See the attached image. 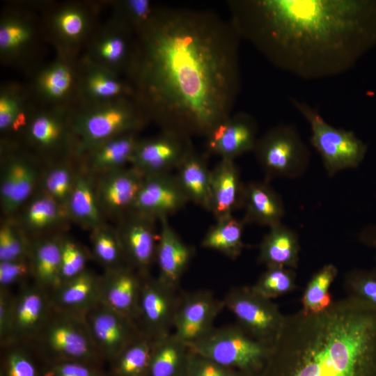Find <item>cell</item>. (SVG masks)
I'll list each match as a JSON object with an SVG mask.
<instances>
[{
  "label": "cell",
  "mask_w": 376,
  "mask_h": 376,
  "mask_svg": "<svg viewBox=\"0 0 376 376\" xmlns=\"http://www.w3.org/2000/svg\"><path fill=\"white\" fill-rule=\"evenodd\" d=\"M130 63L137 108L165 131L207 137L240 93V37L209 10L157 8Z\"/></svg>",
  "instance_id": "cell-1"
},
{
  "label": "cell",
  "mask_w": 376,
  "mask_h": 376,
  "mask_svg": "<svg viewBox=\"0 0 376 376\" xmlns=\"http://www.w3.org/2000/svg\"><path fill=\"white\" fill-rule=\"evenodd\" d=\"M232 24L272 65L302 79L350 70L376 44V1L234 0Z\"/></svg>",
  "instance_id": "cell-2"
},
{
  "label": "cell",
  "mask_w": 376,
  "mask_h": 376,
  "mask_svg": "<svg viewBox=\"0 0 376 376\" xmlns=\"http://www.w3.org/2000/svg\"><path fill=\"white\" fill-rule=\"evenodd\" d=\"M257 376H376V310L345 297L285 315Z\"/></svg>",
  "instance_id": "cell-3"
},
{
  "label": "cell",
  "mask_w": 376,
  "mask_h": 376,
  "mask_svg": "<svg viewBox=\"0 0 376 376\" xmlns=\"http://www.w3.org/2000/svg\"><path fill=\"white\" fill-rule=\"evenodd\" d=\"M29 344L42 363L79 361L102 366L105 363L95 346L84 315L54 307Z\"/></svg>",
  "instance_id": "cell-4"
},
{
  "label": "cell",
  "mask_w": 376,
  "mask_h": 376,
  "mask_svg": "<svg viewBox=\"0 0 376 376\" xmlns=\"http://www.w3.org/2000/svg\"><path fill=\"white\" fill-rule=\"evenodd\" d=\"M188 346L191 351L246 376H257L271 345L256 340L240 325L233 324L214 327Z\"/></svg>",
  "instance_id": "cell-5"
},
{
  "label": "cell",
  "mask_w": 376,
  "mask_h": 376,
  "mask_svg": "<svg viewBox=\"0 0 376 376\" xmlns=\"http://www.w3.org/2000/svg\"><path fill=\"white\" fill-rule=\"evenodd\" d=\"M290 101L308 123L311 143L320 155L329 176L360 164L366 146L353 132L329 124L317 109L306 102L295 97H290Z\"/></svg>",
  "instance_id": "cell-6"
},
{
  "label": "cell",
  "mask_w": 376,
  "mask_h": 376,
  "mask_svg": "<svg viewBox=\"0 0 376 376\" xmlns=\"http://www.w3.org/2000/svg\"><path fill=\"white\" fill-rule=\"evenodd\" d=\"M266 181L295 179L307 169L311 152L294 125L280 123L258 137L253 150Z\"/></svg>",
  "instance_id": "cell-7"
},
{
  "label": "cell",
  "mask_w": 376,
  "mask_h": 376,
  "mask_svg": "<svg viewBox=\"0 0 376 376\" xmlns=\"http://www.w3.org/2000/svg\"><path fill=\"white\" fill-rule=\"evenodd\" d=\"M240 325L256 340L271 345L284 321L278 306L256 292L251 286H237L223 299Z\"/></svg>",
  "instance_id": "cell-8"
},
{
  "label": "cell",
  "mask_w": 376,
  "mask_h": 376,
  "mask_svg": "<svg viewBox=\"0 0 376 376\" xmlns=\"http://www.w3.org/2000/svg\"><path fill=\"white\" fill-rule=\"evenodd\" d=\"M84 318L95 346L109 363L141 334L136 322L100 302Z\"/></svg>",
  "instance_id": "cell-9"
},
{
  "label": "cell",
  "mask_w": 376,
  "mask_h": 376,
  "mask_svg": "<svg viewBox=\"0 0 376 376\" xmlns=\"http://www.w3.org/2000/svg\"><path fill=\"white\" fill-rule=\"evenodd\" d=\"M225 308L223 299L216 298L207 290L183 292L179 294L173 334L187 345L206 336Z\"/></svg>",
  "instance_id": "cell-10"
},
{
  "label": "cell",
  "mask_w": 376,
  "mask_h": 376,
  "mask_svg": "<svg viewBox=\"0 0 376 376\" xmlns=\"http://www.w3.org/2000/svg\"><path fill=\"white\" fill-rule=\"evenodd\" d=\"M177 290L151 275L143 277L137 320L143 334L155 340L171 333L179 299Z\"/></svg>",
  "instance_id": "cell-11"
},
{
  "label": "cell",
  "mask_w": 376,
  "mask_h": 376,
  "mask_svg": "<svg viewBox=\"0 0 376 376\" xmlns=\"http://www.w3.org/2000/svg\"><path fill=\"white\" fill-rule=\"evenodd\" d=\"M116 229L126 264L142 277L149 275L155 261L157 242L156 219L130 210L120 218Z\"/></svg>",
  "instance_id": "cell-12"
},
{
  "label": "cell",
  "mask_w": 376,
  "mask_h": 376,
  "mask_svg": "<svg viewBox=\"0 0 376 376\" xmlns=\"http://www.w3.org/2000/svg\"><path fill=\"white\" fill-rule=\"evenodd\" d=\"M193 149L190 137L162 130L157 136L138 141L130 164L144 176L171 173Z\"/></svg>",
  "instance_id": "cell-13"
},
{
  "label": "cell",
  "mask_w": 376,
  "mask_h": 376,
  "mask_svg": "<svg viewBox=\"0 0 376 376\" xmlns=\"http://www.w3.org/2000/svg\"><path fill=\"white\" fill-rule=\"evenodd\" d=\"M145 118L137 107L120 102L88 114L76 128L84 148H93L111 139L136 131Z\"/></svg>",
  "instance_id": "cell-14"
},
{
  "label": "cell",
  "mask_w": 376,
  "mask_h": 376,
  "mask_svg": "<svg viewBox=\"0 0 376 376\" xmlns=\"http://www.w3.org/2000/svg\"><path fill=\"white\" fill-rule=\"evenodd\" d=\"M52 308L49 292L33 282L20 286L14 297L10 343H31L44 326Z\"/></svg>",
  "instance_id": "cell-15"
},
{
  "label": "cell",
  "mask_w": 376,
  "mask_h": 376,
  "mask_svg": "<svg viewBox=\"0 0 376 376\" xmlns=\"http://www.w3.org/2000/svg\"><path fill=\"white\" fill-rule=\"evenodd\" d=\"M188 201L175 175L152 174L144 176L132 210L159 219L180 210Z\"/></svg>",
  "instance_id": "cell-16"
},
{
  "label": "cell",
  "mask_w": 376,
  "mask_h": 376,
  "mask_svg": "<svg viewBox=\"0 0 376 376\" xmlns=\"http://www.w3.org/2000/svg\"><path fill=\"white\" fill-rule=\"evenodd\" d=\"M143 277L125 265L100 275V302L137 324Z\"/></svg>",
  "instance_id": "cell-17"
},
{
  "label": "cell",
  "mask_w": 376,
  "mask_h": 376,
  "mask_svg": "<svg viewBox=\"0 0 376 376\" xmlns=\"http://www.w3.org/2000/svg\"><path fill=\"white\" fill-rule=\"evenodd\" d=\"M257 134L258 125L253 116L245 112L232 113L206 137L207 149L221 159L234 160L253 150Z\"/></svg>",
  "instance_id": "cell-18"
},
{
  "label": "cell",
  "mask_w": 376,
  "mask_h": 376,
  "mask_svg": "<svg viewBox=\"0 0 376 376\" xmlns=\"http://www.w3.org/2000/svg\"><path fill=\"white\" fill-rule=\"evenodd\" d=\"M144 175L131 166L102 175L95 187L98 205L118 218L132 210Z\"/></svg>",
  "instance_id": "cell-19"
},
{
  "label": "cell",
  "mask_w": 376,
  "mask_h": 376,
  "mask_svg": "<svg viewBox=\"0 0 376 376\" xmlns=\"http://www.w3.org/2000/svg\"><path fill=\"white\" fill-rule=\"evenodd\" d=\"M156 251L158 266L157 279L164 284L178 290L194 253L178 236L170 225L168 217H162Z\"/></svg>",
  "instance_id": "cell-20"
},
{
  "label": "cell",
  "mask_w": 376,
  "mask_h": 376,
  "mask_svg": "<svg viewBox=\"0 0 376 376\" xmlns=\"http://www.w3.org/2000/svg\"><path fill=\"white\" fill-rule=\"evenodd\" d=\"M211 211L216 220L242 207L244 184L233 159H221L211 170Z\"/></svg>",
  "instance_id": "cell-21"
},
{
  "label": "cell",
  "mask_w": 376,
  "mask_h": 376,
  "mask_svg": "<svg viewBox=\"0 0 376 376\" xmlns=\"http://www.w3.org/2000/svg\"><path fill=\"white\" fill-rule=\"evenodd\" d=\"M52 306L84 315L100 302V275L86 269L50 292Z\"/></svg>",
  "instance_id": "cell-22"
},
{
  "label": "cell",
  "mask_w": 376,
  "mask_h": 376,
  "mask_svg": "<svg viewBox=\"0 0 376 376\" xmlns=\"http://www.w3.org/2000/svg\"><path fill=\"white\" fill-rule=\"evenodd\" d=\"M242 207L245 224L255 223L271 227L281 223L285 214L281 196L267 181L244 185Z\"/></svg>",
  "instance_id": "cell-23"
},
{
  "label": "cell",
  "mask_w": 376,
  "mask_h": 376,
  "mask_svg": "<svg viewBox=\"0 0 376 376\" xmlns=\"http://www.w3.org/2000/svg\"><path fill=\"white\" fill-rule=\"evenodd\" d=\"M29 258L33 282L51 292L61 283V237L31 240Z\"/></svg>",
  "instance_id": "cell-24"
},
{
  "label": "cell",
  "mask_w": 376,
  "mask_h": 376,
  "mask_svg": "<svg viewBox=\"0 0 376 376\" xmlns=\"http://www.w3.org/2000/svg\"><path fill=\"white\" fill-rule=\"evenodd\" d=\"M300 244L297 233L281 222L269 227L259 248L258 260L267 267L296 269Z\"/></svg>",
  "instance_id": "cell-25"
},
{
  "label": "cell",
  "mask_w": 376,
  "mask_h": 376,
  "mask_svg": "<svg viewBox=\"0 0 376 376\" xmlns=\"http://www.w3.org/2000/svg\"><path fill=\"white\" fill-rule=\"evenodd\" d=\"M176 170V178L189 201L210 212L211 170L204 157L193 149Z\"/></svg>",
  "instance_id": "cell-26"
},
{
  "label": "cell",
  "mask_w": 376,
  "mask_h": 376,
  "mask_svg": "<svg viewBox=\"0 0 376 376\" xmlns=\"http://www.w3.org/2000/svg\"><path fill=\"white\" fill-rule=\"evenodd\" d=\"M189 353L173 333L153 340L148 376H185Z\"/></svg>",
  "instance_id": "cell-27"
},
{
  "label": "cell",
  "mask_w": 376,
  "mask_h": 376,
  "mask_svg": "<svg viewBox=\"0 0 376 376\" xmlns=\"http://www.w3.org/2000/svg\"><path fill=\"white\" fill-rule=\"evenodd\" d=\"M65 211L70 218L91 230L103 225L95 187L86 176H75Z\"/></svg>",
  "instance_id": "cell-28"
},
{
  "label": "cell",
  "mask_w": 376,
  "mask_h": 376,
  "mask_svg": "<svg viewBox=\"0 0 376 376\" xmlns=\"http://www.w3.org/2000/svg\"><path fill=\"white\" fill-rule=\"evenodd\" d=\"M138 141L134 132H130L95 146L90 157V169L102 175L125 168L130 163Z\"/></svg>",
  "instance_id": "cell-29"
},
{
  "label": "cell",
  "mask_w": 376,
  "mask_h": 376,
  "mask_svg": "<svg viewBox=\"0 0 376 376\" xmlns=\"http://www.w3.org/2000/svg\"><path fill=\"white\" fill-rule=\"evenodd\" d=\"M244 224L242 220L236 219L233 216L218 219L205 235L201 246L235 259L244 246L242 242Z\"/></svg>",
  "instance_id": "cell-30"
},
{
  "label": "cell",
  "mask_w": 376,
  "mask_h": 376,
  "mask_svg": "<svg viewBox=\"0 0 376 376\" xmlns=\"http://www.w3.org/2000/svg\"><path fill=\"white\" fill-rule=\"evenodd\" d=\"M153 340L142 333L109 363V376H148Z\"/></svg>",
  "instance_id": "cell-31"
},
{
  "label": "cell",
  "mask_w": 376,
  "mask_h": 376,
  "mask_svg": "<svg viewBox=\"0 0 376 376\" xmlns=\"http://www.w3.org/2000/svg\"><path fill=\"white\" fill-rule=\"evenodd\" d=\"M0 376H42V363L29 343L1 347Z\"/></svg>",
  "instance_id": "cell-32"
},
{
  "label": "cell",
  "mask_w": 376,
  "mask_h": 376,
  "mask_svg": "<svg viewBox=\"0 0 376 376\" xmlns=\"http://www.w3.org/2000/svg\"><path fill=\"white\" fill-rule=\"evenodd\" d=\"M338 274L334 264H326L318 269L308 282L301 297V311L315 314L327 309L334 303L329 292Z\"/></svg>",
  "instance_id": "cell-33"
},
{
  "label": "cell",
  "mask_w": 376,
  "mask_h": 376,
  "mask_svg": "<svg viewBox=\"0 0 376 376\" xmlns=\"http://www.w3.org/2000/svg\"><path fill=\"white\" fill-rule=\"evenodd\" d=\"M91 244L93 256L104 269L127 265L116 230L103 225L92 230Z\"/></svg>",
  "instance_id": "cell-34"
},
{
  "label": "cell",
  "mask_w": 376,
  "mask_h": 376,
  "mask_svg": "<svg viewBox=\"0 0 376 376\" xmlns=\"http://www.w3.org/2000/svg\"><path fill=\"white\" fill-rule=\"evenodd\" d=\"M67 215L65 208L50 196L43 192L32 200L24 215L27 229L40 232L58 224Z\"/></svg>",
  "instance_id": "cell-35"
},
{
  "label": "cell",
  "mask_w": 376,
  "mask_h": 376,
  "mask_svg": "<svg viewBox=\"0 0 376 376\" xmlns=\"http://www.w3.org/2000/svg\"><path fill=\"white\" fill-rule=\"evenodd\" d=\"M251 288L260 295L271 300L288 294L296 288L295 269L279 267H267Z\"/></svg>",
  "instance_id": "cell-36"
},
{
  "label": "cell",
  "mask_w": 376,
  "mask_h": 376,
  "mask_svg": "<svg viewBox=\"0 0 376 376\" xmlns=\"http://www.w3.org/2000/svg\"><path fill=\"white\" fill-rule=\"evenodd\" d=\"M343 283L346 297L376 310V269L352 270Z\"/></svg>",
  "instance_id": "cell-37"
},
{
  "label": "cell",
  "mask_w": 376,
  "mask_h": 376,
  "mask_svg": "<svg viewBox=\"0 0 376 376\" xmlns=\"http://www.w3.org/2000/svg\"><path fill=\"white\" fill-rule=\"evenodd\" d=\"M31 246L24 233L11 221L0 228V262L29 258Z\"/></svg>",
  "instance_id": "cell-38"
},
{
  "label": "cell",
  "mask_w": 376,
  "mask_h": 376,
  "mask_svg": "<svg viewBox=\"0 0 376 376\" xmlns=\"http://www.w3.org/2000/svg\"><path fill=\"white\" fill-rule=\"evenodd\" d=\"M87 262L88 254L79 244L69 238H61V283L84 272Z\"/></svg>",
  "instance_id": "cell-39"
},
{
  "label": "cell",
  "mask_w": 376,
  "mask_h": 376,
  "mask_svg": "<svg viewBox=\"0 0 376 376\" xmlns=\"http://www.w3.org/2000/svg\"><path fill=\"white\" fill-rule=\"evenodd\" d=\"M75 175L64 166L49 170L44 178L47 194L56 201L65 210V205L73 188Z\"/></svg>",
  "instance_id": "cell-40"
},
{
  "label": "cell",
  "mask_w": 376,
  "mask_h": 376,
  "mask_svg": "<svg viewBox=\"0 0 376 376\" xmlns=\"http://www.w3.org/2000/svg\"><path fill=\"white\" fill-rule=\"evenodd\" d=\"M42 363V376H109L102 366L79 361H61Z\"/></svg>",
  "instance_id": "cell-41"
},
{
  "label": "cell",
  "mask_w": 376,
  "mask_h": 376,
  "mask_svg": "<svg viewBox=\"0 0 376 376\" xmlns=\"http://www.w3.org/2000/svg\"><path fill=\"white\" fill-rule=\"evenodd\" d=\"M185 376H246L190 350Z\"/></svg>",
  "instance_id": "cell-42"
},
{
  "label": "cell",
  "mask_w": 376,
  "mask_h": 376,
  "mask_svg": "<svg viewBox=\"0 0 376 376\" xmlns=\"http://www.w3.org/2000/svg\"><path fill=\"white\" fill-rule=\"evenodd\" d=\"M36 182V173L31 165L23 162L19 176L13 195L3 211L6 214L15 212L29 198Z\"/></svg>",
  "instance_id": "cell-43"
},
{
  "label": "cell",
  "mask_w": 376,
  "mask_h": 376,
  "mask_svg": "<svg viewBox=\"0 0 376 376\" xmlns=\"http://www.w3.org/2000/svg\"><path fill=\"white\" fill-rule=\"evenodd\" d=\"M29 278L32 279L29 258L0 262V288L24 285Z\"/></svg>",
  "instance_id": "cell-44"
},
{
  "label": "cell",
  "mask_w": 376,
  "mask_h": 376,
  "mask_svg": "<svg viewBox=\"0 0 376 376\" xmlns=\"http://www.w3.org/2000/svg\"><path fill=\"white\" fill-rule=\"evenodd\" d=\"M32 139L43 146H51L58 141L62 127L57 120L48 115L36 117L30 127Z\"/></svg>",
  "instance_id": "cell-45"
},
{
  "label": "cell",
  "mask_w": 376,
  "mask_h": 376,
  "mask_svg": "<svg viewBox=\"0 0 376 376\" xmlns=\"http://www.w3.org/2000/svg\"><path fill=\"white\" fill-rule=\"evenodd\" d=\"M71 81L69 70L63 65H57L44 74L42 86L48 95L61 97L69 90Z\"/></svg>",
  "instance_id": "cell-46"
},
{
  "label": "cell",
  "mask_w": 376,
  "mask_h": 376,
  "mask_svg": "<svg viewBox=\"0 0 376 376\" xmlns=\"http://www.w3.org/2000/svg\"><path fill=\"white\" fill-rule=\"evenodd\" d=\"M14 297L10 288H0V345L1 347L10 342Z\"/></svg>",
  "instance_id": "cell-47"
},
{
  "label": "cell",
  "mask_w": 376,
  "mask_h": 376,
  "mask_svg": "<svg viewBox=\"0 0 376 376\" xmlns=\"http://www.w3.org/2000/svg\"><path fill=\"white\" fill-rule=\"evenodd\" d=\"M129 21L141 33L150 22L156 12L147 0H130L124 3Z\"/></svg>",
  "instance_id": "cell-48"
},
{
  "label": "cell",
  "mask_w": 376,
  "mask_h": 376,
  "mask_svg": "<svg viewBox=\"0 0 376 376\" xmlns=\"http://www.w3.org/2000/svg\"><path fill=\"white\" fill-rule=\"evenodd\" d=\"M128 42L125 36L116 35L105 40L99 48L102 57L111 63L120 64L128 56Z\"/></svg>",
  "instance_id": "cell-49"
},
{
  "label": "cell",
  "mask_w": 376,
  "mask_h": 376,
  "mask_svg": "<svg viewBox=\"0 0 376 376\" xmlns=\"http://www.w3.org/2000/svg\"><path fill=\"white\" fill-rule=\"evenodd\" d=\"M88 87L93 95L99 97H113L125 92V87L118 81L101 73L93 75Z\"/></svg>",
  "instance_id": "cell-50"
},
{
  "label": "cell",
  "mask_w": 376,
  "mask_h": 376,
  "mask_svg": "<svg viewBox=\"0 0 376 376\" xmlns=\"http://www.w3.org/2000/svg\"><path fill=\"white\" fill-rule=\"evenodd\" d=\"M29 37L24 26L10 22L3 24L0 29V47L3 50H11L19 47Z\"/></svg>",
  "instance_id": "cell-51"
},
{
  "label": "cell",
  "mask_w": 376,
  "mask_h": 376,
  "mask_svg": "<svg viewBox=\"0 0 376 376\" xmlns=\"http://www.w3.org/2000/svg\"><path fill=\"white\" fill-rule=\"evenodd\" d=\"M22 161L15 160L10 162L6 166L1 181L0 196L2 209L8 203L16 182L18 180Z\"/></svg>",
  "instance_id": "cell-52"
},
{
  "label": "cell",
  "mask_w": 376,
  "mask_h": 376,
  "mask_svg": "<svg viewBox=\"0 0 376 376\" xmlns=\"http://www.w3.org/2000/svg\"><path fill=\"white\" fill-rule=\"evenodd\" d=\"M58 24L65 36L75 38L82 32L84 22L81 15L78 12L67 10L59 15Z\"/></svg>",
  "instance_id": "cell-53"
},
{
  "label": "cell",
  "mask_w": 376,
  "mask_h": 376,
  "mask_svg": "<svg viewBox=\"0 0 376 376\" xmlns=\"http://www.w3.org/2000/svg\"><path fill=\"white\" fill-rule=\"evenodd\" d=\"M19 112L16 102L8 96H3L0 100V128L1 130L12 127Z\"/></svg>",
  "instance_id": "cell-54"
},
{
  "label": "cell",
  "mask_w": 376,
  "mask_h": 376,
  "mask_svg": "<svg viewBox=\"0 0 376 376\" xmlns=\"http://www.w3.org/2000/svg\"><path fill=\"white\" fill-rule=\"evenodd\" d=\"M361 240L376 250V227L368 228L361 233Z\"/></svg>",
  "instance_id": "cell-55"
},
{
  "label": "cell",
  "mask_w": 376,
  "mask_h": 376,
  "mask_svg": "<svg viewBox=\"0 0 376 376\" xmlns=\"http://www.w3.org/2000/svg\"><path fill=\"white\" fill-rule=\"evenodd\" d=\"M25 115L22 112H19L12 125V127L14 130H17L19 127L25 125Z\"/></svg>",
  "instance_id": "cell-56"
}]
</instances>
